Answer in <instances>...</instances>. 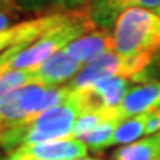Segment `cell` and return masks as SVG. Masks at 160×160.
I'll use <instances>...</instances> for the list:
<instances>
[{
    "label": "cell",
    "mask_w": 160,
    "mask_h": 160,
    "mask_svg": "<svg viewBox=\"0 0 160 160\" xmlns=\"http://www.w3.org/2000/svg\"><path fill=\"white\" fill-rule=\"evenodd\" d=\"M82 111L83 105L80 93L77 91H71L70 97L64 102L46 110L21 125L5 129L0 137V145L6 151L13 153L24 145L73 137V128Z\"/></svg>",
    "instance_id": "6da1fadb"
},
{
    "label": "cell",
    "mask_w": 160,
    "mask_h": 160,
    "mask_svg": "<svg viewBox=\"0 0 160 160\" xmlns=\"http://www.w3.org/2000/svg\"><path fill=\"white\" fill-rule=\"evenodd\" d=\"M113 40L120 57H153L160 49V15L145 8L122 12L113 27Z\"/></svg>",
    "instance_id": "7a4b0ae2"
},
{
    "label": "cell",
    "mask_w": 160,
    "mask_h": 160,
    "mask_svg": "<svg viewBox=\"0 0 160 160\" xmlns=\"http://www.w3.org/2000/svg\"><path fill=\"white\" fill-rule=\"evenodd\" d=\"M95 27L89 17V11L86 8L71 11L68 19L57 25L55 28L49 30L45 36H42L37 42L28 48L21 51L17 57L13 58L11 64V68L15 70H27L36 68L40 64L46 61L48 58L55 55L57 52L64 51L70 43H73L79 37L85 36L89 28Z\"/></svg>",
    "instance_id": "3957f363"
},
{
    "label": "cell",
    "mask_w": 160,
    "mask_h": 160,
    "mask_svg": "<svg viewBox=\"0 0 160 160\" xmlns=\"http://www.w3.org/2000/svg\"><path fill=\"white\" fill-rule=\"evenodd\" d=\"M70 86L28 85L15 89L0 101V120L5 129L13 128L64 102L70 97Z\"/></svg>",
    "instance_id": "277c9868"
},
{
    "label": "cell",
    "mask_w": 160,
    "mask_h": 160,
    "mask_svg": "<svg viewBox=\"0 0 160 160\" xmlns=\"http://www.w3.org/2000/svg\"><path fill=\"white\" fill-rule=\"evenodd\" d=\"M153 57L123 58L117 52H108L104 57L86 64L80 73L68 83L71 91H82L89 86L113 79V77H128L135 79L147 68Z\"/></svg>",
    "instance_id": "5b68a950"
},
{
    "label": "cell",
    "mask_w": 160,
    "mask_h": 160,
    "mask_svg": "<svg viewBox=\"0 0 160 160\" xmlns=\"http://www.w3.org/2000/svg\"><path fill=\"white\" fill-rule=\"evenodd\" d=\"M70 15L71 11L55 12L36 19L15 24L0 31V55L17 46H30L31 43L37 42L42 36H45L49 30L55 28L65 19H68Z\"/></svg>",
    "instance_id": "8992f818"
},
{
    "label": "cell",
    "mask_w": 160,
    "mask_h": 160,
    "mask_svg": "<svg viewBox=\"0 0 160 160\" xmlns=\"http://www.w3.org/2000/svg\"><path fill=\"white\" fill-rule=\"evenodd\" d=\"M131 8H145L157 11L160 0H88V11L93 25L101 31L114 27L122 12Z\"/></svg>",
    "instance_id": "52a82bcc"
},
{
    "label": "cell",
    "mask_w": 160,
    "mask_h": 160,
    "mask_svg": "<svg viewBox=\"0 0 160 160\" xmlns=\"http://www.w3.org/2000/svg\"><path fill=\"white\" fill-rule=\"evenodd\" d=\"M25 156L33 160H77L88 156V145L77 138H64L40 144L19 147Z\"/></svg>",
    "instance_id": "ba28073f"
},
{
    "label": "cell",
    "mask_w": 160,
    "mask_h": 160,
    "mask_svg": "<svg viewBox=\"0 0 160 160\" xmlns=\"http://www.w3.org/2000/svg\"><path fill=\"white\" fill-rule=\"evenodd\" d=\"M83 67H85L83 64L73 59L64 51L57 52L55 55L43 61L39 67L33 68L34 85L55 88L64 82L73 80Z\"/></svg>",
    "instance_id": "9c48e42d"
},
{
    "label": "cell",
    "mask_w": 160,
    "mask_h": 160,
    "mask_svg": "<svg viewBox=\"0 0 160 160\" xmlns=\"http://www.w3.org/2000/svg\"><path fill=\"white\" fill-rule=\"evenodd\" d=\"M113 51H114L113 34H108L107 31L82 36L64 49L67 55L82 62L83 65L92 62V61H95V59L104 57L105 53Z\"/></svg>",
    "instance_id": "30bf717a"
},
{
    "label": "cell",
    "mask_w": 160,
    "mask_h": 160,
    "mask_svg": "<svg viewBox=\"0 0 160 160\" xmlns=\"http://www.w3.org/2000/svg\"><path fill=\"white\" fill-rule=\"evenodd\" d=\"M160 105V82H151L147 85L137 86L129 91L119 107H116L120 120H126L132 116L148 113Z\"/></svg>",
    "instance_id": "8fae6325"
},
{
    "label": "cell",
    "mask_w": 160,
    "mask_h": 160,
    "mask_svg": "<svg viewBox=\"0 0 160 160\" xmlns=\"http://www.w3.org/2000/svg\"><path fill=\"white\" fill-rule=\"evenodd\" d=\"M113 160H160V131L117 148Z\"/></svg>",
    "instance_id": "7c38bea8"
},
{
    "label": "cell",
    "mask_w": 160,
    "mask_h": 160,
    "mask_svg": "<svg viewBox=\"0 0 160 160\" xmlns=\"http://www.w3.org/2000/svg\"><path fill=\"white\" fill-rule=\"evenodd\" d=\"M147 128H148V113H141L123 120L116 129L113 145L117 144L126 145V144L135 142L138 141V138L147 135Z\"/></svg>",
    "instance_id": "4fadbf2b"
},
{
    "label": "cell",
    "mask_w": 160,
    "mask_h": 160,
    "mask_svg": "<svg viewBox=\"0 0 160 160\" xmlns=\"http://www.w3.org/2000/svg\"><path fill=\"white\" fill-rule=\"evenodd\" d=\"M122 122L117 120H108L104 122L102 125H99L95 128L92 132H89L82 141H85L88 145V148H91L92 151H101L113 145V138H114L116 129Z\"/></svg>",
    "instance_id": "5bb4252c"
},
{
    "label": "cell",
    "mask_w": 160,
    "mask_h": 160,
    "mask_svg": "<svg viewBox=\"0 0 160 160\" xmlns=\"http://www.w3.org/2000/svg\"><path fill=\"white\" fill-rule=\"evenodd\" d=\"M34 85V71L33 68L15 70L9 68L0 76V101L15 89Z\"/></svg>",
    "instance_id": "9a60e30c"
},
{
    "label": "cell",
    "mask_w": 160,
    "mask_h": 160,
    "mask_svg": "<svg viewBox=\"0 0 160 160\" xmlns=\"http://www.w3.org/2000/svg\"><path fill=\"white\" fill-rule=\"evenodd\" d=\"M25 48H28V46H17V48H12V49H9V51H6L5 53L0 55V76L11 68V64L13 61V58L17 57L21 51H24Z\"/></svg>",
    "instance_id": "2e32d148"
},
{
    "label": "cell",
    "mask_w": 160,
    "mask_h": 160,
    "mask_svg": "<svg viewBox=\"0 0 160 160\" xmlns=\"http://www.w3.org/2000/svg\"><path fill=\"white\" fill-rule=\"evenodd\" d=\"M160 131V105L157 108L148 111V128H147V137L153 135Z\"/></svg>",
    "instance_id": "e0dca14e"
},
{
    "label": "cell",
    "mask_w": 160,
    "mask_h": 160,
    "mask_svg": "<svg viewBox=\"0 0 160 160\" xmlns=\"http://www.w3.org/2000/svg\"><path fill=\"white\" fill-rule=\"evenodd\" d=\"M53 3L59 9L65 11H76L77 8H83L88 3V0H53Z\"/></svg>",
    "instance_id": "ac0fdd59"
},
{
    "label": "cell",
    "mask_w": 160,
    "mask_h": 160,
    "mask_svg": "<svg viewBox=\"0 0 160 160\" xmlns=\"http://www.w3.org/2000/svg\"><path fill=\"white\" fill-rule=\"evenodd\" d=\"M15 2H17L21 8H24V9L37 11V9H42L49 0H15Z\"/></svg>",
    "instance_id": "d6986e66"
},
{
    "label": "cell",
    "mask_w": 160,
    "mask_h": 160,
    "mask_svg": "<svg viewBox=\"0 0 160 160\" xmlns=\"http://www.w3.org/2000/svg\"><path fill=\"white\" fill-rule=\"evenodd\" d=\"M11 27V17L5 11H0V31Z\"/></svg>",
    "instance_id": "ffe728a7"
},
{
    "label": "cell",
    "mask_w": 160,
    "mask_h": 160,
    "mask_svg": "<svg viewBox=\"0 0 160 160\" xmlns=\"http://www.w3.org/2000/svg\"><path fill=\"white\" fill-rule=\"evenodd\" d=\"M9 160H33V159H30L28 156H25L21 150H15L13 153L9 154Z\"/></svg>",
    "instance_id": "44dd1931"
},
{
    "label": "cell",
    "mask_w": 160,
    "mask_h": 160,
    "mask_svg": "<svg viewBox=\"0 0 160 160\" xmlns=\"http://www.w3.org/2000/svg\"><path fill=\"white\" fill-rule=\"evenodd\" d=\"M77 160H101V159H95V157H82V159H77Z\"/></svg>",
    "instance_id": "7402d4cb"
},
{
    "label": "cell",
    "mask_w": 160,
    "mask_h": 160,
    "mask_svg": "<svg viewBox=\"0 0 160 160\" xmlns=\"http://www.w3.org/2000/svg\"><path fill=\"white\" fill-rule=\"evenodd\" d=\"M13 0H0V5H8V3H12Z\"/></svg>",
    "instance_id": "603a6c76"
},
{
    "label": "cell",
    "mask_w": 160,
    "mask_h": 160,
    "mask_svg": "<svg viewBox=\"0 0 160 160\" xmlns=\"http://www.w3.org/2000/svg\"><path fill=\"white\" fill-rule=\"evenodd\" d=\"M5 131V126H3V122L0 120V137H2V132Z\"/></svg>",
    "instance_id": "cb8c5ba5"
},
{
    "label": "cell",
    "mask_w": 160,
    "mask_h": 160,
    "mask_svg": "<svg viewBox=\"0 0 160 160\" xmlns=\"http://www.w3.org/2000/svg\"><path fill=\"white\" fill-rule=\"evenodd\" d=\"M0 160H9V156H5V154H0Z\"/></svg>",
    "instance_id": "d4e9b609"
},
{
    "label": "cell",
    "mask_w": 160,
    "mask_h": 160,
    "mask_svg": "<svg viewBox=\"0 0 160 160\" xmlns=\"http://www.w3.org/2000/svg\"><path fill=\"white\" fill-rule=\"evenodd\" d=\"M156 12H157V13H159V15H160V8H159V9H157V11H156Z\"/></svg>",
    "instance_id": "484cf974"
}]
</instances>
